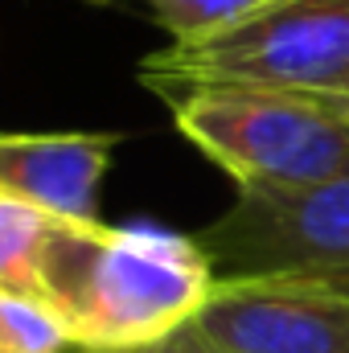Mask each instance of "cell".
Masks as SVG:
<instances>
[{
    "label": "cell",
    "mask_w": 349,
    "mask_h": 353,
    "mask_svg": "<svg viewBox=\"0 0 349 353\" xmlns=\"http://www.w3.org/2000/svg\"><path fill=\"white\" fill-rule=\"evenodd\" d=\"M193 239L218 279H349V176L300 189H239Z\"/></svg>",
    "instance_id": "cell-4"
},
{
    "label": "cell",
    "mask_w": 349,
    "mask_h": 353,
    "mask_svg": "<svg viewBox=\"0 0 349 353\" xmlns=\"http://www.w3.org/2000/svg\"><path fill=\"white\" fill-rule=\"evenodd\" d=\"M115 132H0V189L62 222H99Z\"/></svg>",
    "instance_id": "cell-6"
},
{
    "label": "cell",
    "mask_w": 349,
    "mask_h": 353,
    "mask_svg": "<svg viewBox=\"0 0 349 353\" xmlns=\"http://www.w3.org/2000/svg\"><path fill=\"white\" fill-rule=\"evenodd\" d=\"M140 83L173 103L193 90H349V0H271L255 12L169 41L140 62Z\"/></svg>",
    "instance_id": "cell-2"
},
{
    "label": "cell",
    "mask_w": 349,
    "mask_h": 353,
    "mask_svg": "<svg viewBox=\"0 0 349 353\" xmlns=\"http://www.w3.org/2000/svg\"><path fill=\"white\" fill-rule=\"evenodd\" d=\"M214 283L193 234L152 222H58L37 296L58 308L79 353H140L193 325Z\"/></svg>",
    "instance_id": "cell-1"
},
{
    "label": "cell",
    "mask_w": 349,
    "mask_h": 353,
    "mask_svg": "<svg viewBox=\"0 0 349 353\" xmlns=\"http://www.w3.org/2000/svg\"><path fill=\"white\" fill-rule=\"evenodd\" d=\"M312 99H321L325 107H333L337 115H346L349 119V90H341V94H312Z\"/></svg>",
    "instance_id": "cell-11"
},
{
    "label": "cell",
    "mask_w": 349,
    "mask_h": 353,
    "mask_svg": "<svg viewBox=\"0 0 349 353\" xmlns=\"http://www.w3.org/2000/svg\"><path fill=\"white\" fill-rule=\"evenodd\" d=\"M177 132L239 189H300L349 176V119L312 94L193 90L169 103Z\"/></svg>",
    "instance_id": "cell-3"
},
{
    "label": "cell",
    "mask_w": 349,
    "mask_h": 353,
    "mask_svg": "<svg viewBox=\"0 0 349 353\" xmlns=\"http://www.w3.org/2000/svg\"><path fill=\"white\" fill-rule=\"evenodd\" d=\"M62 218L46 214L41 205L0 189V283L37 292L41 259Z\"/></svg>",
    "instance_id": "cell-7"
},
{
    "label": "cell",
    "mask_w": 349,
    "mask_h": 353,
    "mask_svg": "<svg viewBox=\"0 0 349 353\" xmlns=\"http://www.w3.org/2000/svg\"><path fill=\"white\" fill-rule=\"evenodd\" d=\"M193 325L235 353H349V279H218Z\"/></svg>",
    "instance_id": "cell-5"
},
{
    "label": "cell",
    "mask_w": 349,
    "mask_h": 353,
    "mask_svg": "<svg viewBox=\"0 0 349 353\" xmlns=\"http://www.w3.org/2000/svg\"><path fill=\"white\" fill-rule=\"evenodd\" d=\"M79 4H94V8H144L169 33V41H185V37L214 33V29L255 12V8L271 4V0H79Z\"/></svg>",
    "instance_id": "cell-9"
},
{
    "label": "cell",
    "mask_w": 349,
    "mask_h": 353,
    "mask_svg": "<svg viewBox=\"0 0 349 353\" xmlns=\"http://www.w3.org/2000/svg\"><path fill=\"white\" fill-rule=\"evenodd\" d=\"M0 353H79V345L46 296L0 283Z\"/></svg>",
    "instance_id": "cell-8"
},
{
    "label": "cell",
    "mask_w": 349,
    "mask_h": 353,
    "mask_svg": "<svg viewBox=\"0 0 349 353\" xmlns=\"http://www.w3.org/2000/svg\"><path fill=\"white\" fill-rule=\"evenodd\" d=\"M140 353H235L226 350V345H218V341H210L197 325H185V329H177L173 337H165L161 345H152V350H140Z\"/></svg>",
    "instance_id": "cell-10"
}]
</instances>
